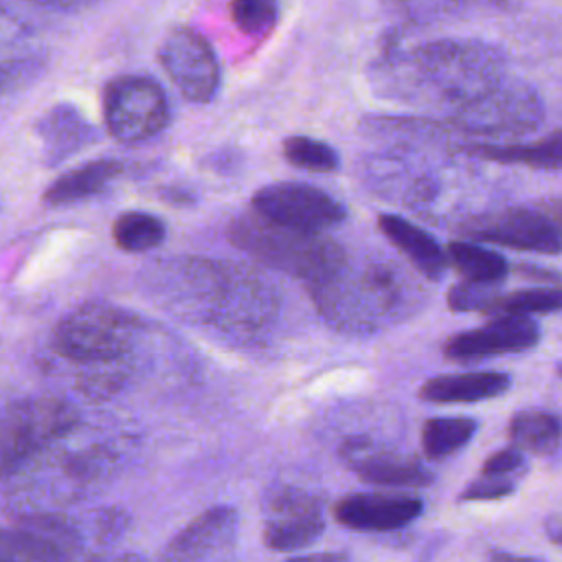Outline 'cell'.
I'll list each match as a JSON object with an SVG mask.
<instances>
[{"instance_id": "6da1fadb", "label": "cell", "mask_w": 562, "mask_h": 562, "mask_svg": "<svg viewBox=\"0 0 562 562\" xmlns=\"http://www.w3.org/2000/svg\"><path fill=\"white\" fill-rule=\"evenodd\" d=\"M228 239L252 259L310 285L329 279L347 261L345 248L334 239L274 224L255 211L231 222Z\"/></svg>"}, {"instance_id": "7a4b0ae2", "label": "cell", "mask_w": 562, "mask_h": 562, "mask_svg": "<svg viewBox=\"0 0 562 562\" xmlns=\"http://www.w3.org/2000/svg\"><path fill=\"white\" fill-rule=\"evenodd\" d=\"M312 296L323 314L338 329H373L395 310L402 285L395 272L380 263L353 266L349 259L329 279L312 285Z\"/></svg>"}, {"instance_id": "3957f363", "label": "cell", "mask_w": 562, "mask_h": 562, "mask_svg": "<svg viewBox=\"0 0 562 562\" xmlns=\"http://www.w3.org/2000/svg\"><path fill=\"white\" fill-rule=\"evenodd\" d=\"M77 426V411L57 397H31L0 411V479L22 472Z\"/></svg>"}, {"instance_id": "277c9868", "label": "cell", "mask_w": 562, "mask_h": 562, "mask_svg": "<svg viewBox=\"0 0 562 562\" xmlns=\"http://www.w3.org/2000/svg\"><path fill=\"white\" fill-rule=\"evenodd\" d=\"M140 331L136 314L110 303H83L64 316L53 331L59 356L81 364H108L121 360Z\"/></svg>"}, {"instance_id": "5b68a950", "label": "cell", "mask_w": 562, "mask_h": 562, "mask_svg": "<svg viewBox=\"0 0 562 562\" xmlns=\"http://www.w3.org/2000/svg\"><path fill=\"white\" fill-rule=\"evenodd\" d=\"M103 121L108 132L121 143L147 140L169 121L167 97L149 77H116L103 92Z\"/></svg>"}, {"instance_id": "8992f818", "label": "cell", "mask_w": 562, "mask_h": 562, "mask_svg": "<svg viewBox=\"0 0 562 562\" xmlns=\"http://www.w3.org/2000/svg\"><path fill=\"white\" fill-rule=\"evenodd\" d=\"M252 209L274 224L305 233H323L347 215L336 198L303 182H277L259 189L252 198Z\"/></svg>"}, {"instance_id": "52a82bcc", "label": "cell", "mask_w": 562, "mask_h": 562, "mask_svg": "<svg viewBox=\"0 0 562 562\" xmlns=\"http://www.w3.org/2000/svg\"><path fill=\"white\" fill-rule=\"evenodd\" d=\"M325 529L323 501L301 487H274L266 498L263 544L272 551H299L314 544Z\"/></svg>"}, {"instance_id": "ba28073f", "label": "cell", "mask_w": 562, "mask_h": 562, "mask_svg": "<svg viewBox=\"0 0 562 562\" xmlns=\"http://www.w3.org/2000/svg\"><path fill=\"white\" fill-rule=\"evenodd\" d=\"M158 61L189 101L206 103L217 92L220 64L209 42L193 29H171L158 46Z\"/></svg>"}, {"instance_id": "9c48e42d", "label": "cell", "mask_w": 562, "mask_h": 562, "mask_svg": "<svg viewBox=\"0 0 562 562\" xmlns=\"http://www.w3.org/2000/svg\"><path fill=\"white\" fill-rule=\"evenodd\" d=\"M542 108L527 88H490L468 101L454 116V125L470 134H507L538 125Z\"/></svg>"}, {"instance_id": "30bf717a", "label": "cell", "mask_w": 562, "mask_h": 562, "mask_svg": "<svg viewBox=\"0 0 562 562\" xmlns=\"http://www.w3.org/2000/svg\"><path fill=\"white\" fill-rule=\"evenodd\" d=\"M463 233L472 239L507 246L516 250L538 252V255H560L562 235L549 217L531 209H505L472 220L463 226Z\"/></svg>"}, {"instance_id": "8fae6325", "label": "cell", "mask_w": 562, "mask_h": 562, "mask_svg": "<svg viewBox=\"0 0 562 562\" xmlns=\"http://www.w3.org/2000/svg\"><path fill=\"white\" fill-rule=\"evenodd\" d=\"M277 312L274 290L252 270L226 266V279L213 323L228 334H255Z\"/></svg>"}, {"instance_id": "7c38bea8", "label": "cell", "mask_w": 562, "mask_h": 562, "mask_svg": "<svg viewBox=\"0 0 562 562\" xmlns=\"http://www.w3.org/2000/svg\"><path fill=\"white\" fill-rule=\"evenodd\" d=\"M239 516L231 505H215L180 529L165 549V562H231Z\"/></svg>"}, {"instance_id": "4fadbf2b", "label": "cell", "mask_w": 562, "mask_h": 562, "mask_svg": "<svg viewBox=\"0 0 562 562\" xmlns=\"http://www.w3.org/2000/svg\"><path fill=\"white\" fill-rule=\"evenodd\" d=\"M538 340L540 325L531 316H496L481 327L452 334L443 342V356L454 362H472L520 353L536 347Z\"/></svg>"}, {"instance_id": "5bb4252c", "label": "cell", "mask_w": 562, "mask_h": 562, "mask_svg": "<svg viewBox=\"0 0 562 562\" xmlns=\"http://www.w3.org/2000/svg\"><path fill=\"white\" fill-rule=\"evenodd\" d=\"M340 459L362 481L373 485L426 487L432 483V472L417 459L364 437L347 439L340 446Z\"/></svg>"}, {"instance_id": "9a60e30c", "label": "cell", "mask_w": 562, "mask_h": 562, "mask_svg": "<svg viewBox=\"0 0 562 562\" xmlns=\"http://www.w3.org/2000/svg\"><path fill=\"white\" fill-rule=\"evenodd\" d=\"M424 509L417 496L408 494H349L334 505L340 525L353 531H393L413 522Z\"/></svg>"}, {"instance_id": "2e32d148", "label": "cell", "mask_w": 562, "mask_h": 562, "mask_svg": "<svg viewBox=\"0 0 562 562\" xmlns=\"http://www.w3.org/2000/svg\"><path fill=\"white\" fill-rule=\"evenodd\" d=\"M37 136L42 140L44 160L53 167L92 143L97 130L75 105L57 103L40 119Z\"/></svg>"}, {"instance_id": "e0dca14e", "label": "cell", "mask_w": 562, "mask_h": 562, "mask_svg": "<svg viewBox=\"0 0 562 562\" xmlns=\"http://www.w3.org/2000/svg\"><path fill=\"white\" fill-rule=\"evenodd\" d=\"M378 228L380 233L400 250L408 257V261L430 281H439L446 274L448 268V257L441 250L439 241L419 228L417 224L408 222L402 215L393 213H382L378 217Z\"/></svg>"}, {"instance_id": "ac0fdd59", "label": "cell", "mask_w": 562, "mask_h": 562, "mask_svg": "<svg viewBox=\"0 0 562 562\" xmlns=\"http://www.w3.org/2000/svg\"><path fill=\"white\" fill-rule=\"evenodd\" d=\"M509 375L498 371L443 373L426 380L419 397L430 404H468L503 395L509 389Z\"/></svg>"}, {"instance_id": "d6986e66", "label": "cell", "mask_w": 562, "mask_h": 562, "mask_svg": "<svg viewBox=\"0 0 562 562\" xmlns=\"http://www.w3.org/2000/svg\"><path fill=\"white\" fill-rule=\"evenodd\" d=\"M121 173V162L103 158L86 162L55 178L42 193V202L48 206L75 204L101 193Z\"/></svg>"}, {"instance_id": "ffe728a7", "label": "cell", "mask_w": 562, "mask_h": 562, "mask_svg": "<svg viewBox=\"0 0 562 562\" xmlns=\"http://www.w3.org/2000/svg\"><path fill=\"white\" fill-rule=\"evenodd\" d=\"M468 154L503 162V165H522L531 169H562V130H555L531 145L509 143V145H492V143H479L470 145Z\"/></svg>"}, {"instance_id": "44dd1931", "label": "cell", "mask_w": 562, "mask_h": 562, "mask_svg": "<svg viewBox=\"0 0 562 562\" xmlns=\"http://www.w3.org/2000/svg\"><path fill=\"white\" fill-rule=\"evenodd\" d=\"M509 439L516 448L533 454H551L562 441V422L542 408H522L509 419Z\"/></svg>"}, {"instance_id": "7402d4cb", "label": "cell", "mask_w": 562, "mask_h": 562, "mask_svg": "<svg viewBox=\"0 0 562 562\" xmlns=\"http://www.w3.org/2000/svg\"><path fill=\"white\" fill-rule=\"evenodd\" d=\"M0 562H64L61 542L37 525L0 527Z\"/></svg>"}, {"instance_id": "603a6c76", "label": "cell", "mask_w": 562, "mask_h": 562, "mask_svg": "<svg viewBox=\"0 0 562 562\" xmlns=\"http://www.w3.org/2000/svg\"><path fill=\"white\" fill-rule=\"evenodd\" d=\"M446 257L448 263H452L463 277V281L476 285L501 283L509 272V263L501 252L470 241H450Z\"/></svg>"}, {"instance_id": "cb8c5ba5", "label": "cell", "mask_w": 562, "mask_h": 562, "mask_svg": "<svg viewBox=\"0 0 562 562\" xmlns=\"http://www.w3.org/2000/svg\"><path fill=\"white\" fill-rule=\"evenodd\" d=\"M476 432L472 417H430L422 428V448L430 459H443L463 448Z\"/></svg>"}, {"instance_id": "d4e9b609", "label": "cell", "mask_w": 562, "mask_h": 562, "mask_svg": "<svg viewBox=\"0 0 562 562\" xmlns=\"http://www.w3.org/2000/svg\"><path fill=\"white\" fill-rule=\"evenodd\" d=\"M165 224L145 211H127L116 217L112 226V237L119 248L127 252H145L156 248L165 239Z\"/></svg>"}, {"instance_id": "484cf974", "label": "cell", "mask_w": 562, "mask_h": 562, "mask_svg": "<svg viewBox=\"0 0 562 562\" xmlns=\"http://www.w3.org/2000/svg\"><path fill=\"white\" fill-rule=\"evenodd\" d=\"M562 312V288H527L509 294H496L487 314L494 316H531Z\"/></svg>"}, {"instance_id": "4316f807", "label": "cell", "mask_w": 562, "mask_h": 562, "mask_svg": "<svg viewBox=\"0 0 562 562\" xmlns=\"http://www.w3.org/2000/svg\"><path fill=\"white\" fill-rule=\"evenodd\" d=\"M285 160L303 171L331 173L338 169L340 160L331 145L310 138V136H290L283 140Z\"/></svg>"}, {"instance_id": "83f0119b", "label": "cell", "mask_w": 562, "mask_h": 562, "mask_svg": "<svg viewBox=\"0 0 562 562\" xmlns=\"http://www.w3.org/2000/svg\"><path fill=\"white\" fill-rule=\"evenodd\" d=\"M233 22L248 35H263L277 20V7L266 0H239L231 4Z\"/></svg>"}, {"instance_id": "f1b7e54d", "label": "cell", "mask_w": 562, "mask_h": 562, "mask_svg": "<svg viewBox=\"0 0 562 562\" xmlns=\"http://www.w3.org/2000/svg\"><path fill=\"white\" fill-rule=\"evenodd\" d=\"M498 292L492 290V285H476V283H454L448 294H446V303L452 312H483L487 314L494 296Z\"/></svg>"}, {"instance_id": "f546056e", "label": "cell", "mask_w": 562, "mask_h": 562, "mask_svg": "<svg viewBox=\"0 0 562 562\" xmlns=\"http://www.w3.org/2000/svg\"><path fill=\"white\" fill-rule=\"evenodd\" d=\"M514 492L512 479H498V476H485L472 481L461 494L459 501H492V498H503Z\"/></svg>"}, {"instance_id": "4dcf8cb0", "label": "cell", "mask_w": 562, "mask_h": 562, "mask_svg": "<svg viewBox=\"0 0 562 562\" xmlns=\"http://www.w3.org/2000/svg\"><path fill=\"white\" fill-rule=\"evenodd\" d=\"M525 468V457L516 448H505L494 454H490L483 463L481 474L485 476H498V479H509L512 474H518Z\"/></svg>"}, {"instance_id": "1f68e13d", "label": "cell", "mask_w": 562, "mask_h": 562, "mask_svg": "<svg viewBox=\"0 0 562 562\" xmlns=\"http://www.w3.org/2000/svg\"><path fill=\"white\" fill-rule=\"evenodd\" d=\"M24 37V26L9 13L0 11V59L9 57V50H15Z\"/></svg>"}, {"instance_id": "d6a6232c", "label": "cell", "mask_w": 562, "mask_h": 562, "mask_svg": "<svg viewBox=\"0 0 562 562\" xmlns=\"http://www.w3.org/2000/svg\"><path fill=\"white\" fill-rule=\"evenodd\" d=\"M516 272H518L520 277H527L529 281H544V283H558V281H562L558 272H551V270H544V268H538V266H525V263H520V266L516 268Z\"/></svg>"}, {"instance_id": "836d02e7", "label": "cell", "mask_w": 562, "mask_h": 562, "mask_svg": "<svg viewBox=\"0 0 562 562\" xmlns=\"http://www.w3.org/2000/svg\"><path fill=\"white\" fill-rule=\"evenodd\" d=\"M285 562H353L345 553H310V555H296Z\"/></svg>"}, {"instance_id": "e575fe53", "label": "cell", "mask_w": 562, "mask_h": 562, "mask_svg": "<svg viewBox=\"0 0 562 562\" xmlns=\"http://www.w3.org/2000/svg\"><path fill=\"white\" fill-rule=\"evenodd\" d=\"M487 562H540L533 558H520V555H509V553H494L487 558Z\"/></svg>"}, {"instance_id": "d590c367", "label": "cell", "mask_w": 562, "mask_h": 562, "mask_svg": "<svg viewBox=\"0 0 562 562\" xmlns=\"http://www.w3.org/2000/svg\"><path fill=\"white\" fill-rule=\"evenodd\" d=\"M549 531H551V538L555 540V542H560L562 544V516L549 527Z\"/></svg>"}, {"instance_id": "8d00e7d4", "label": "cell", "mask_w": 562, "mask_h": 562, "mask_svg": "<svg viewBox=\"0 0 562 562\" xmlns=\"http://www.w3.org/2000/svg\"><path fill=\"white\" fill-rule=\"evenodd\" d=\"M555 371H558V375H560V378H562V362H560V364H558V369H555Z\"/></svg>"}]
</instances>
